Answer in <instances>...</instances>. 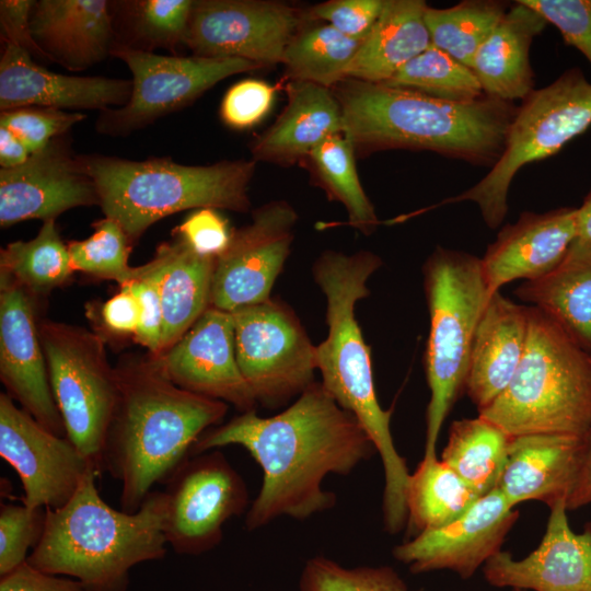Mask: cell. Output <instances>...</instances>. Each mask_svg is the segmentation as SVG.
<instances>
[{
    "label": "cell",
    "mask_w": 591,
    "mask_h": 591,
    "mask_svg": "<svg viewBox=\"0 0 591 591\" xmlns=\"http://www.w3.org/2000/svg\"><path fill=\"white\" fill-rule=\"evenodd\" d=\"M228 445L243 447L263 471L246 511L248 531L283 515L303 520L331 509L336 496L324 490V478L347 475L376 452L356 417L317 382L275 416L253 409L205 431L190 454Z\"/></svg>",
    "instance_id": "obj_1"
},
{
    "label": "cell",
    "mask_w": 591,
    "mask_h": 591,
    "mask_svg": "<svg viewBox=\"0 0 591 591\" xmlns=\"http://www.w3.org/2000/svg\"><path fill=\"white\" fill-rule=\"evenodd\" d=\"M115 369L118 396L103 463L120 482V510L134 513L190 455L198 438L221 422L228 404L178 387L151 356L128 358Z\"/></svg>",
    "instance_id": "obj_2"
},
{
    "label": "cell",
    "mask_w": 591,
    "mask_h": 591,
    "mask_svg": "<svg viewBox=\"0 0 591 591\" xmlns=\"http://www.w3.org/2000/svg\"><path fill=\"white\" fill-rule=\"evenodd\" d=\"M344 135L355 149L427 150L491 169L503 153L518 105L491 96L453 103L356 79L334 86Z\"/></svg>",
    "instance_id": "obj_3"
},
{
    "label": "cell",
    "mask_w": 591,
    "mask_h": 591,
    "mask_svg": "<svg viewBox=\"0 0 591 591\" xmlns=\"http://www.w3.org/2000/svg\"><path fill=\"white\" fill-rule=\"evenodd\" d=\"M382 266L372 252L351 255L326 251L313 265V277L326 298L327 336L316 346L322 384L361 425L379 453L384 470L383 523L391 534L407 522L406 490L409 473L395 448L391 410L376 397L371 350L356 318V304L369 296L367 282Z\"/></svg>",
    "instance_id": "obj_4"
},
{
    "label": "cell",
    "mask_w": 591,
    "mask_h": 591,
    "mask_svg": "<svg viewBox=\"0 0 591 591\" xmlns=\"http://www.w3.org/2000/svg\"><path fill=\"white\" fill-rule=\"evenodd\" d=\"M97 475L89 471L65 506L46 508L43 535L26 563L90 591H127L132 567L166 555L164 494L152 490L134 513L116 510L101 497Z\"/></svg>",
    "instance_id": "obj_5"
},
{
    "label": "cell",
    "mask_w": 591,
    "mask_h": 591,
    "mask_svg": "<svg viewBox=\"0 0 591 591\" xmlns=\"http://www.w3.org/2000/svg\"><path fill=\"white\" fill-rule=\"evenodd\" d=\"M78 158L96 185L103 213L116 220L131 242L157 221L183 210L245 212L251 205L248 185L254 160L184 165L170 159Z\"/></svg>",
    "instance_id": "obj_6"
},
{
    "label": "cell",
    "mask_w": 591,
    "mask_h": 591,
    "mask_svg": "<svg viewBox=\"0 0 591 591\" xmlns=\"http://www.w3.org/2000/svg\"><path fill=\"white\" fill-rule=\"evenodd\" d=\"M528 336L508 387L478 412L509 437L591 428V356L557 323L528 305Z\"/></svg>",
    "instance_id": "obj_7"
},
{
    "label": "cell",
    "mask_w": 591,
    "mask_h": 591,
    "mask_svg": "<svg viewBox=\"0 0 591 591\" xmlns=\"http://www.w3.org/2000/svg\"><path fill=\"white\" fill-rule=\"evenodd\" d=\"M430 317L426 374V457L437 456L443 421L465 389L475 329L488 300L480 258L438 246L424 265Z\"/></svg>",
    "instance_id": "obj_8"
},
{
    "label": "cell",
    "mask_w": 591,
    "mask_h": 591,
    "mask_svg": "<svg viewBox=\"0 0 591 591\" xmlns=\"http://www.w3.org/2000/svg\"><path fill=\"white\" fill-rule=\"evenodd\" d=\"M590 126L591 82L580 68L572 67L521 101L503 153L488 173L468 189L433 208L472 201L486 225L498 228L508 213V194L518 172L556 154Z\"/></svg>",
    "instance_id": "obj_9"
},
{
    "label": "cell",
    "mask_w": 591,
    "mask_h": 591,
    "mask_svg": "<svg viewBox=\"0 0 591 591\" xmlns=\"http://www.w3.org/2000/svg\"><path fill=\"white\" fill-rule=\"evenodd\" d=\"M38 329L66 437L102 473L105 439L118 396L116 369L107 360L104 340L62 322L44 321Z\"/></svg>",
    "instance_id": "obj_10"
},
{
    "label": "cell",
    "mask_w": 591,
    "mask_h": 591,
    "mask_svg": "<svg viewBox=\"0 0 591 591\" xmlns=\"http://www.w3.org/2000/svg\"><path fill=\"white\" fill-rule=\"evenodd\" d=\"M232 317L237 363L256 402L279 407L314 383L316 346L290 308L269 299Z\"/></svg>",
    "instance_id": "obj_11"
},
{
    "label": "cell",
    "mask_w": 591,
    "mask_h": 591,
    "mask_svg": "<svg viewBox=\"0 0 591 591\" xmlns=\"http://www.w3.org/2000/svg\"><path fill=\"white\" fill-rule=\"evenodd\" d=\"M164 484V534L179 555L211 551L225 522L248 510L242 476L218 450L188 455Z\"/></svg>",
    "instance_id": "obj_12"
},
{
    "label": "cell",
    "mask_w": 591,
    "mask_h": 591,
    "mask_svg": "<svg viewBox=\"0 0 591 591\" xmlns=\"http://www.w3.org/2000/svg\"><path fill=\"white\" fill-rule=\"evenodd\" d=\"M111 55L123 60L132 74L129 101L99 117V131L112 136L144 127L187 105L219 81L262 67L245 59L163 56L121 45H115Z\"/></svg>",
    "instance_id": "obj_13"
},
{
    "label": "cell",
    "mask_w": 591,
    "mask_h": 591,
    "mask_svg": "<svg viewBox=\"0 0 591 591\" xmlns=\"http://www.w3.org/2000/svg\"><path fill=\"white\" fill-rule=\"evenodd\" d=\"M303 12L279 1H194L184 44L195 56L282 62Z\"/></svg>",
    "instance_id": "obj_14"
},
{
    "label": "cell",
    "mask_w": 591,
    "mask_h": 591,
    "mask_svg": "<svg viewBox=\"0 0 591 591\" xmlns=\"http://www.w3.org/2000/svg\"><path fill=\"white\" fill-rule=\"evenodd\" d=\"M297 220L289 202L274 200L255 209L250 224L233 230L230 244L216 258L210 306L232 313L269 300Z\"/></svg>",
    "instance_id": "obj_15"
},
{
    "label": "cell",
    "mask_w": 591,
    "mask_h": 591,
    "mask_svg": "<svg viewBox=\"0 0 591 591\" xmlns=\"http://www.w3.org/2000/svg\"><path fill=\"white\" fill-rule=\"evenodd\" d=\"M0 456L19 475L22 502L31 508L65 506L83 476L96 471L67 437L47 430L7 393L0 394Z\"/></svg>",
    "instance_id": "obj_16"
},
{
    "label": "cell",
    "mask_w": 591,
    "mask_h": 591,
    "mask_svg": "<svg viewBox=\"0 0 591 591\" xmlns=\"http://www.w3.org/2000/svg\"><path fill=\"white\" fill-rule=\"evenodd\" d=\"M151 357L183 390L231 404L241 413L255 408L256 398L237 363L231 312L209 306L176 344Z\"/></svg>",
    "instance_id": "obj_17"
},
{
    "label": "cell",
    "mask_w": 591,
    "mask_h": 591,
    "mask_svg": "<svg viewBox=\"0 0 591 591\" xmlns=\"http://www.w3.org/2000/svg\"><path fill=\"white\" fill-rule=\"evenodd\" d=\"M0 379L7 394L50 432L66 437L49 384L31 294L0 273Z\"/></svg>",
    "instance_id": "obj_18"
},
{
    "label": "cell",
    "mask_w": 591,
    "mask_h": 591,
    "mask_svg": "<svg viewBox=\"0 0 591 591\" xmlns=\"http://www.w3.org/2000/svg\"><path fill=\"white\" fill-rule=\"evenodd\" d=\"M495 488L453 522L397 545L394 557L414 573L448 569L467 579L497 554L518 511Z\"/></svg>",
    "instance_id": "obj_19"
},
{
    "label": "cell",
    "mask_w": 591,
    "mask_h": 591,
    "mask_svg": "<svg viewBox=\"0 0 591 591\" xmlns=\"http://www.w3.org/2000/svg\"><path fill=\"white\" fill-rule=\"evenodd\" d=\"M100 205L93 178L59 138L26 162L0 171V225L55 219L81 206Z\"/></svg>",
    "instance_id": "obj_20"
},
{
    "label": "cell",
    "mask_w": 591,
    "mask_h": 591,
    "mask_svg": "<svg viewBox=\"0 0 591 591\" xmlns=\"http://www.w3.org/2000/svg\"><path fill=\"white\" fill-rule=\"evenodd\" d=\"M551 508L538 547L522 559L499 551L484 565L494 587L533 591H591V528L571 530L565 500Z\"/></svg>",
    "instance_id": "obj_21"
},
{
    "label": "cell",
    "mask_w": 591,
    "mask_h": 591,
    "mask_svg": "<svg viewBox=\"0 0 591 591\" xmlns=\"http://www.w3.org/2000/svg\"><path fill=\"white\" fill-rule=\"evenodd\" d=\"M576 240V207L522 212L505 224L480 258L488 299L514 280H534L556 268Z\"/></svg>",
    "instance_id": "obj_22"
},
{
    "label": "cell",
    "mask_w": 591,
    "mask_h": 591,
    "mask_svg": "<svg viewBox=\"0 0 591 591\" xmlns=\"http://www.w3.org/2000/svg\"><path fill=\"white\" fill-rule=\"evenodd\" d=\"M131 91V80L67 76L47 70L14 44H5L1 55V112L23 106L103 112L112 106H124Z\"/></svg>",
    "instance_id": "obj_23"
},
{
    "label": "cell",
    "mask_w": 591,
    "mask_h": 591,
    "mask_svg": "<svg viewBox=\"0 0 591 591\" xmlns=\"http://www.w3.org/2000/svg\"><path fill=\"white\" fill-rule=\"evenodd\" d=\"M31 33L50 61L82 71L115 47V11L105 0L35 1Z\"/></svg>",
    "instance_id": "obj_24"
},
{
    "label": "cell",
    "mask_w": 591,
    "mask_h": 591,
    "mask_svg": "<svg viewBox=\"0 0 591 591\" xmlns=\"http://www.w3.org/2000/svg\"><path fill=\"white\" fill-rule=\"evenodd\" d=\"M584 437L535 433L510 437L506 464L497 485L515 507L540 500L552 507L567 499L582 457Z\"/></svg>",
    "instance_id": "obj_25"
},
{
    "label": "cell",
    "mask_w": 591,
    "mask_h": 591,
    "mask_svg": "<svg viewBox=\"0 0 591 591\" xmlns=\"http://www.w3.org/2000/svg\"><path fill=\"white\" fill-rule=\"evenodd\" d=\"M528 325V305L500 291L487 300L475 329L465 382L478 412L510 384L523 357Z\"/></svg>",
    "instance_id": "obj_26"
},
{
    "label": "cell",
    "mask_w": 591,
    "mask_h": 591,
    "mask_svg": "<svg viewBox=\"0 0 591 591\" xmlns=\"http://www.w3.org/2000/svg\"><path fill=\"white\" fill-rule=\"evenodd\" d=\"M216 258L197 253L174 235L157 247L152 259L139 266L154 281L160 294L161 354L176 344L210 306Z\"/></svg>",
    "instance_id": "obj_27"
},
{
    "label": "cell",
    "mask_w": 591,
    "mask_h": 591,
    "mask_svg": "<svg viewBox=\"0 0 591 591\" xmlns=\"http://www.w3.org/2000/svg\"><path fill=\"white\" fill-rule=\"evenodd\" d=\"M287 96L282 113L253 142L254 161L293 163L308 158L329 137L344 132L341 106L329 88L291 81Z\"/></svg>",
    "instance_id": "obj_28"
},
{
    "label": "cell",
    "mask_w": 591,
    "mask_h": 591,
    "mask_svg": "<svg viewBox=\"0 0 591 591\" xmlns=\"http://www.w3.org/2000/svg\"><path fill=\"white\" fill-rule=\"evenodd\" d=\"M547 24L522 0L511 4L472 61L471 68L485 95L514 103L534 90L530 48Z\"/></svg>",
    "instance_id": "obj_29"
},
{
    "label": "cell",
    "mask_w": 591,
    "mask_h": 591,
    "mask_svg": "<svg viewBox=\"0 0 591 591\" xmlns=\"http://www.w3.org/2000/svg\"><path fill=\"white\" fill-rule=\"evenodd\" d=\"M422 0H385L370 34L349 66L346 79L386 83L431 45Z\"/></svg>",
    "instance_id": "obj_30"
},
{
    "label": "cell",
    "mask_w": 591,
    "mask_h": 591,
    "mask_svg": "<svg viewBox=\"0 0 591 591\" xmlns=\"http://www.w3.org/2000/svg\"><path fill=\"white\" fill-rule=\"evenodd\" d=\"M514 293L546 314L591 355V251L571 245L556 268L522 282Z\"/></svg>",
    "instance_id": "obj_31"
},
{
    "label": "cell",
    "mask_w": 591,
    "mask_h": 591,
    "mask_svg": "<svg viewBox=\"0 0 591 591\" xmlns=\"http://www.w3.org/2000/svg\"><path fill=\"white\" fill-rule=\"evenodd\" d=\"M479 498L437 456H424L407 484L408 531L416 536L444 526L463 515Z\"/></svg>",
    "instance_id": "obj_32"
},
{
    "label": "cell",
    "mask_w": 591,
    "mask_h": 591,
    "mask_svg": "<svg viewBox=\"0 0 591 591\" xmlns=\"http://www.w3.org/2000/svg\"><path fill=\"white\" fill-rule=\"evenodd\" d=\"M510 437L478 415L452 422L441 461L453 470L479 497L499 483Z\"/></svg>",
    "instance_id": "obj_33"
},
{
    "label": "cell",
    "mask_w": 591,
    "mask_h": 591,
    "mask_svg": "<svg viewBox=\"0 0 591 591\" xmlns=\"http://www.w3.org/2000/svg\"><path fill=\"white\" fill-rule=\"evenodd\" d=\"M68 244L56 220L43 221L35 237L9 243L0 252V273L8 275L30 294H47L72 275Z\"/></svg>",
    "instance_id": "obj_34"
},
{
    "label": "cell",
    "mask_w": 591,
    "mask_h": 591,
    "mask_svg": "<svg viewBox=\"0 0 591 591\" xmlns=\"http://www.w3.org/2000/svg\"><path fill=\"white\" fill-rule=\"evenodd\" d=\"M510 7L501 0H464L445 9L427 5L425 21L431 44L471 68L476 51Z\"/></svg>",
    "instance_id": "obj_35"
},
{
    "label": "cell",
    "mask_w": 591,
    "mask_h": 591,
    "mask_svg": "<svg viewBox=\"0 0 591 591\" xmlns=\"http://www.w3.org/2000/svg\"><path fill=\"white\" fill-rule=\"evenodd\" d=\"M361 43L323 23L299 30L286 48L282 63L292 81L331 89L346 79Z\"/></svg>",
    "instance_id": "obj_36"
},
{
    "label": "cell",
    "mask_w": 591,
    "mask_h": 591,
    "mask_svg": "<svg viewBox=\"0 0 591 591\" xmlns=\"http://www.w3.org/2000/svg\"><path fill=\"white\" fill-rule=\"evenodd\" d=\"M355 151L352 142L339 134L322 142L308 158L328 196L344 205L349 224L370 234L380 221L360 183Z\"/></svg>",
    "instance_id": "obj_37"
},
{
    "label": "cell",
    "mask_w": 591,
    "mask_h": 591,
    "mask_svg": "<svg viewBox=\"0 0 591 591\" xmlns=\"http://www.w3.org/2000/svg\"><path fill=\"white\" fill-rule=\"evenodd\" d=\"M384 84L453 103H470L485 95L472 68L432 44Z\"/></svg>",
    "instance_id": "obj_38"
},
{
    "label": "cell",
    "mask_w": 591,
    "mask_h": 591,
    "mask_svg": "<svg viewBox=\"0 0 591 591\" xmlns=\"http://www.w3.org/2000/svg\"><path fill=\"white\" fill-rule=\"evenodd\" d=\"M92 227L89 237L68 243L73 270L125 285L136 269L128 263L131 240L112 218L104 217Z\"/></svg>",
    "instance_id": "obj_39"
},
{
    "label": "cell",
    "mask_w": 591,
    "mask_h": 591,
    "mask_svg": "<svg viewBox=\"0 0 591 591\" xmlns=\"http://www.w3.org/2000/svg\"><path fill=\"white\" fill-rule=\"evenodd\" d=\"M128 30L134 38L126 47L152 51L157 47L173 49L186 36L192 0H141L124 2Z\"/></svg>",
    "instance_id": "obj_40"
},
{
    "label": "cell",
    "mask_w": 591,
    "mask_h": 591,
    "mask_svg": "<svg viewBox=\"0 0 591 591\" xmlns=\"http://www.w3.org/2000/svg\"><path fill=\"white\" fill-rule=\"evenodd\" d=\"M299 591H412L389 566L346 568L316 556L302 570Z\"/></svg>",
    "instance_id": "obj_41"
},
{
    "label": "cell",
    "mask_w": 591,
    "mask_h": 591,
    "mask_svg": "<svg viewBox=\"0 0 591 591\" xmlns=\"http://www.w3.org/2000/svg\"><path fill=\"white\" fill-rule=\"evenodd\" d=\"M46 522V508L2 502L0 507V578L27 560V552L39 542Z\"/></svg>",
    "instance_id": "obj_42"
},
{
    "label": "cell",
    "mask_w": 591,
    "mask_h": 591,
    "mask_svg": "<svg viewBox=\"0 0 591 591\" xmlns=\"http://www.w3.org/2000/svg\"><path fill=\"white\" fill-rule=\"evenodd\" d=\"M84 118L85 115L79 112L23 106L1 112L0 127L15 135L32 154L46 148Z\"/></svg>",
    "instance_id": "obj_43"
},
{
    "label": "cell",
    "mask_w": 591,
    "mask_h": 591,
    "mask_svg": "<svg viewBox=\"0 0 591 591\" xmlns=\"http://www.w3.org/2000/svg\"><path fill=\"white\" fill-rule=\"evenodd\" d=\"M579 50L591 66V0H522Z\"/></svg>",
    "instance_id": "obj_44"
},
{
    "label": "cell",
    "mask_w": 591,
    "mask_h": 591,
    "mask_svg": "<svg viewBox=\"0 0 591 591\" xmlns=\"http://www.w3.org/2000/svg\"><path fill=\"white\" fill-rule=\"evenodd\" d=\"M385 0H329L303 12L305 20L323 21L341 34L363 40L372 31Z\"/></svg>",
    "instance_id": "obj_45"
},
{
    "label": "cell",
    "mask_w": 591,
    "mask_h": 591,
    "mask_svg": "<svg viewBox=\"0 0 591 591\" xmlns=\"http://www.w3.org/2000/svg\"><path fill=\"white\" fill-rule=\"evenodd\" d=\"M275 93V88L262 80L246 79L233 84L221 102L223 123L234 129L257 125L270 111Z\"/></svg>",
    "instance_id": "obj_46"
},
{
    "label": "cell",
    "mask_w": 591,
    "mask_h": 591,
    "mask_svg": "<svg viewBox=\"0 0 591 591\" xmlns=\"http://www.w3.org/2000/svg\"><path fill=\"white\" fill-rule=\"evenodd\" d=\"M120 288H127L136 297L139 304L140 316L137 332L134 335L135 340L146 347L151 356L160 355L163 311L154 281L137 266L134 277Z\"/></svg>",
    "instance_id": "obj_47"
},
{
    "label": "cell",
    "mask_w": 591,
    "mask_h": 591,
    "mask_svg": "<svg viewBox=\"0 0 591 591\" xmlns=\"http://www.w3.org/2000/svg\"><path fill=\"white\" fill-rule=\"evenodd\" d=\"M233 230L212 208L196 209L174 230L197 253L218 257L230 244Z\"/></svg>",
    "instance_id": "obj_48"
},
{
    "label": "cell",
    "mask_w": 591,
    "mask_h": 591,
    "mask_svg": "<svg viewBox=\"0 0 591 591\" xmlns=\"http://www.w3.org/2000/svg\"><path fill=\"white\" fill-rule=\"evenodd\" d=\"M34 3L35 1L30 0L0 1L1 38L4 44L10 43L24 48L32 57L48 59L31 33V14Z\"/></svg>",
    "instance_id": "obj_49"
},
{
    "label": "cell",
    "mask_w": 591,
    "mask_h": 591,
    "mask_svg": "<svg viewBox=\"0 0 591 591\" xmlns=\"http://www.w3.org/2000/svg\"><path fill=\"white\" fill-rule=\"evenodd\" d=\"M0 591H90L80 581L46 573L23 564L13 572L0 578Z\"/></svg>",
    "instance_id": "obj_50"
},
{
    "label": "cell",
    "mask_w": 591,
    "mask_h": 591,
    "mask_svg": "<svg viewBox=\"0 0 591 591\" xmlns=\"http://www.w3.org/2000/svg\"><path fill=\"white\" fill-rule=\"evenodd\" d=\"M101 316L108 331L120 335H135L140 316L138 301L127 288H120L103 304Z\"/></svg>",
    "instance_id": "obj_51"
},
{
    "label": "cell",
    "mask_w": 591,
    "mask_h": 591,
    "mask_svg": "<svg viewBox=\"0 0 591 591\" xmlns=\"http://www.w3.org/2000/svg\"><path fill=\"white\" fill-rule=\"evenodd\" d=\"M591 503V428L584 436V447L573 486L566 499L567 510Z\"/></svg>",
    "instance_id": "obj_52"
},
{
    "label": "cell",
    "mask_w": 591,
    "mask_h": 591,
    "mask_svg": "<svg viewBox=\"0 0 591 591\" xmlns=\"http://www.w3.org/2000/svg\"><path fill=\"white\" fill-rule=\"evenodd\" d=\"M31 153L25 144L10 130L0 127V165L13 169L27 161Z\"/></svg>",
    "instance_id": "obj_53"
},
{
    "label": "cell",
    "mask_w": 591,
    "mask_h": 591,
    "mask_svg": "<svg viewBox=\"0 0 591 591\" xmlns=\"http://www.w3.org/2000/svg\"><path fill=\"white\" fill-rule=\"evenodd\" d=\"M573 247L591 251V189L576 207V240Z\"/></svg>",
    "instance_id": "obj_54"
},
{
    "label": "cell",
    "mask_w": 591,
    "mask_h": 591,
    "mask_svg": "<svg viewBox=\"0 0 591 591\" xmlns=\"http://www.w3.org/2000/svg\"><path fill=\"white\" fill-rule=\"evenodd\" d=\"M512 591H528V590H523V589H513Z\"/></svg>",
    "instance_id": "obj_55"
},
{
    "label": "cell",
    "mask_w": 591,
    "mask_h": 591,
    "mask_svg": "<svg viewBox=\"0 0 591 591\" xmlns=\"http://www.w3.org/2000/svg\"><path fill=\"white\" fill-rule=\"evenodd\" d=\"M591 356V355H590Z\"/></svg>",
    "instance_id": "obj_56"
}]
</instances>
